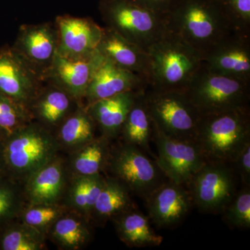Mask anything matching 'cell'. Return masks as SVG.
<instances>
[{
  "instance_id": "obj_18",
  "label": "cell",
  "mask_w": 250,
  "mask_h": 250,
  "mask_svg": "<svg viewBox=\"0 0 250 250\" xmlns=\"http://www.w3.org/2000/svg\"><path fill=\"white\" fill-rule=\"evenodd\" d=\"M148 87L147 80L145 77L104 58L90 81L83 104L87 106L98 100L125 92L147 89Z\"/></svg>"
},
{
  "instance_id": "obj_16",
  "label": "cell",
  "mask_w": 250,
  "mask_h": 250,
  "mask_svg": "<svg viewBox=\"0 0 250 250\" xmlns=\"http://www.w3.org/2000/svg\"><path fill=\"white\" fill-rule=\"evenodd\" d=\"M213 71L250 82V36L231 32L204 56Z\"/></svg>"
},
{
  "instance_id": "obj_33",
  "label": "cell",
  "mask_w": 250,
  "mask_h": 250,
  "mask_svg": "<svg viewBox=\"0 0 250 250\" xmlns=\"http://www.w3.org/2000/svg\"><path fill=\"white\" fill-rule=\"evenodd\" d=\"M221 214L224 222L230 228L250 229V187L243 186Z\"/></svg>"
},
{
  "instance_id": "obj_27",
  "label": "cell",
  "mask_w": 250,
  "mask_h": 250,
  "mask_svg": "<svg viewBox=\"0 0 250 250\" xmlns=\"http://www.w3.org/2000/svg\"><path fill=\"white\" fill-rule=\"evenodd\" d=\"M97 126L84 104H82L56 130L61 150L67 154L96 137Z\"/></svg>"
},
{
  "instance_id": "obj_17",
  "label": "cell",
  "mask_w": 250,
  "mask_h": 250,
  "mask_svg": "<svg viewBox=\"0 0 250 250\" xmlns=\"http://www.w3.org/2000/svg\"><path fill=\"white\" fill-rule=\"evenodd\" d=\"M69 179L65 158L59 154L23 182L26 203L28 205L62 203Z\"/></svg>"
},
{
  "instance_id": "obj_6",
  "label": "cell",
  "mask_w": 250,
  "mask_h": 250,
  "mask_svg": "<svg viewBox=\"0 0 250 250\" xmlns=\"http://www.w3.org/2000/svg\"><path fill=\"white\" fill-rule=\"evenodd\" d=\"M187 95L202 116L249 106L250 82L210 70L203 62Z\"/></svg>"
},
{
  "instance_id": "obj_19",
  "label": "cell",
  "mask_w": 250,
  "mask_h": 250,
  "mask_svg": "<svg viewBox=\"0 0 250 250\" xmlns=\"http://www.w3.org/2000/svg\"><path fill=\"white\" fill-rule=\"evenodd\" d=\"M82 104L57 85L45 82L29 111L33 121L54 133Z\"/></svg>"
},
{
  "instance_id": "obj_9",
  "label": "cell",
  "mask_w": 250,
  "mask_h": 250,
  "mask_svg": "<svg viewBox=\"0 0 250 250\" xmlns=\"http://www.w3.org/2000/svg\"><path fill=\"white\" fill-rule=\"evenodd\" d=\"M236 179L232 164L207 161L187 187L200 211L221 214L238 191Z\"/></svg>"
},
{
  "instance_id": "obj_25",
  "label": "cell",
  "mask_w": 250,
  "mask_h": 250,
  "mask_svg": "<svg viewBox=\"0 0 250 250\" xmlns=\"http://www.w3.org/2000/svg\"><path fill=\"white\" fill-rule=\"evenodd\" d=\"M131 193L121 182L110 176H105L104 185L90 215L93 225L103 226L117 215L136 207Z\"/></svg>"
},
{
  "instance_id": "obj_20",
  "label": "cell",
  "mask_w": 250,
  "mask_h": 250,
  "mask_svg": "<svg viewBox=\"0 0 250 250\" xmlns=\"http://www.w3.org/2000/svg\"><path fill=\"white\" fill-rule=\"evenodd\" d=\"M142 90L125 92L85 106L101 136L111 141L119 137L126 116Z\"/></svg>"
},
{
  "instance_id": "obj_23",
  "label": "cell",
  "mask_w": 250,
  "mask_h": 250,
  "mask_svg": "<svg viewBox=\"0 0 250 250\" xmlns=\"http://www.w3.org/2000/svg\"><path fill=\"white\" fill-rule=\"evenodd\" d=\"M111 149V141L100 136L68 153L65 162L69 177L103 174Z\"/></svg>"
},
{
  "instance_id": "obj_36",
  "label": "cell",
  "mask_w": 250,
  "mask_h": 250,
  "mask_svg": "<svg viewBox=\"0 0 250 250\" xmlns=\"http://www.w3.org/2000/svg\"><path fill=\"white\" fill-rule=\"evenodd\" d=\"M152 12L167 17L177 7L181 0H132Z\"/></svg>"
},
{
  "instance_id": "obj_37",
  "label": "cell",
  "mask_w": 250,
  "mask_h": 250,
  "mask_svg": "<svg viewBox=\"0 0 250 250\" xmlns=\"http://www.w3.org/2000/svg\"><path fill=\"white\" fill-rule=\"evenodd\" d=\"M7 175L5 166L4 154H3L2 143L0 141V177Z\"/></svg>"
},
{
  "instance_id": "obj_32",
  "label": "cell",
  "mask_w": 250,
  "mask_h": 250,
  "mask_svg": "<svg viewBox=\"0 0 250 250\" xmlns=\"http://www.w3.org/2000/svg\"><path fill=\"white\" fill-rule=\"evenodd\" d=\"M31 121L30 113L25 106L0 93V141Z\"/></svg>"
},
{
  "instance_id": "obj_29",
  "label": "cell",
  "mask_w": 250,
  "mask_h": 250,
  "mask_svg": "<svg viewBox=\"0 0 250 250\" xmlns=\"http://www.w3.org/2000/svg\"><path fill=\"white\" fill-rule=\"evenodd\" d=\"M47 237L18 219L0 225V250H43Z\"/></svg>"
},
{
  "instance_id": "obj_5",
  "label": "cell",
  "mask_w": 250,
  "mask_h": 250,
  "mask_svg": "<svg viewBox=\"0 0 250 250\" xmlns=\"http://www.w3.org/2000/svg\"><path fill=\"white\" fill-rule=\"evenodd\" d=\"M106 27L147 51L168 32L166 18L132 0H100Z\"/></svg>"
},
{
  "instance_id": "obj_21",
  "label": "cell",
  "mask_w": 250,
  "mask_h": 250,
  "mask_svg": "<svg viewBox=\"0 0 250 250\" xmlns=\"http://www.w3.org/2000/svg\"><path fill=\"white\" fill-rule=\"evenodd\" d=\"M97 49L105 59L118 66L141 75L148 82L149 56L144 49L105 27Z\"/></svg>"
},
{
  "instance_id": "obj_34",
  "label": "cell",
  "mask_w": 250,
  "mask_h": 250,
  "mask_svg": "<svg viewBox=\"0 0 250 250\" xmlns=\"http://www.w3.org/2000/svg\"><path fill=\"white\" fill-rule=\"evenodd\" d=\"M233 33L250 36V0H218Z\"/></svg>"
},
{
  "instance_id": "obj_15",
  "label": "cell",
  "mask_w": 250,
  "mask_h": 250,
  "mask_svg": "<svg viewBox=\"0 0 250 250\" xmlns=\"http://www.w3.org/2000/svg\"><path fill=\"white\" fill-rule=\"evenodd\" d=\"M184 187L167 179L149 194L145 201L152 223L159 228H171L187 218L193 204Z\"/></svg>"
},
{
  "instance_id": "obj_11",
  "label": "cell",
  "mask_w": 250,
  "mask_h": 250,
  "mask_svg": "<svg viewBox=\"0 0 250 250\" xmlns=\"http://www.w3.org/2000/svg\"><path fill=\"white\" fill-rule=\"evenodd\" d=\"M44 83L42 77L11 46L0 47V93L29 110Z\"/></svg>"
},
{
  "instance_id": "obj_10",
  "label": "cell",
  "mask_w": 250,
  "mask_h": 250,
  "mask_svg": "<svg viewBox=\"0 0 250 250\" xmlns=\"http://www.w3.org/2000/svg\"><path fill=\"white\" fill-rule=\"evenodd\" d=\"M152 140L157 150L158 166L174 183L187 186L207 161L195 141L170 137L154 125Z\"/></svg>"
},
{
  "instance_id": "obj_26",
  "label": "cell",
  "mask_w": 250,
  "mask_h": 250,
  "mask_svg": "<svg viewBox=\"0 0 250 250\" xmlns=\"http://www.w3.org/2000/svg\"><path fill=\"white\" fill-rule=\"evenodd\" d=\"M104 182L103 174L70 177L62 203L70 211L90 220L94 206Z\"/></svg>"
},
{
  "instance_id": "obj_13",
  "label": "cell",
  "mask_w": 250,
  "mask_h": 250,
  "mask_svg": "<svg viewBox=\"0 0 250 250\" xmlns=\"http://www.w3.org/2000/svg\"><path fill=\"white\" fill-rule=\"evenodd\" d=\"M58 31L57 54L72 59L88 58L97 51L103 28L91 18L62 15L56 18Z\"/></svg>"
},
{
  "instance_id": "obj_24",
  "label": "cell",
  "mask_w": 250,
  "mask_h": 250,
  "mask_svg": "<svg viewBox=\"0 0 250 250\" xmlns=\"http://www.w3.org/2000/svg\"><path fill=\"white\" fill-rule=\"evenodd\" d=\"M93 225L83 215L69 210L49 229L47 239L60 250H82L91 241Z\"/></svg>"
},
{
  "instance_id": "obj_31",
  "label": "cell",
  "mask_w": 250,
  "mask_h": 250,
  "mask_svg": "<svg viewBox=\"0 0 250 250\" xmlns=\"http://www.w3.org/2000/svg\"><path fill=\"white\" fill-rule=\"evenodd\" d=\"M67 211L62 203L27 205L18 219L47 236L51 227Z\"/></svg>"
},
{
  "instance_id": "obj_8",
  "label": "cell",
  "mask_w": 250,
  "mask_h": 250,
  "mask_svg": "<svg viewBox=\"0 0 250 250\" xmlns=\"http://www.w3.org/2000/svg\"><path fill=\"white\" fill-rule=\"evenodd\" d=\"M135 146L120 143L111 146L105 172L124 184L131 193L146 200L166 176L156 161Z\"/></svg>"
},
{
  "instance_id": "obj_1",
  "label": "cell",
  "mask_w": 250,
  "mask_h": 250,
  "mask_svg": "<svg viewBox=\"0 0 250 250\" xmlns=\"http://www.w3.org/2000/svg\"><path fill=\"white\" fill-rule=\"evenodd\" d=\"M150 88L186 91L203 64L201 54L169 31L148 48Z\"/></svg>"
},
{
  "instance_id": "obj_22",
  "label": "cell",
  "mask_w": 250,
  "mask_h": 250,
  "mask_svg": "<svg viewBox=\"0 0 250 250\" xmlns=\"http://www.w3.org/2000/svg\"><path fill=\"white\" fill-rule=\"evenodd\" d=\"M111 221L118 238L129 248L159 246L164 241L163 236L154 231L148 215L143 214L136 207L117 215Z\"/></svg>"
},
{
  "instance_id": "obj_12",
  "label": "cell",
  "mask_w": 250,
  "mask_h": 250,
  "mask_svg": "<svg viewBox=\"0 0 250 250\" xmlns=\"http://www.w3.org/2000/svg\"><path fill=\"white\" fill-rule=\"evenodd\" d=\"M11 47L44 80L57 54L58 31L55 22L22 24Z\"/></svg>"
},
{
  "instance_id": "obj_35",
  "label": "cell",
  "mask_w": 250,
  "mask_h": 250,
  "mask_svg": "<svg viewBox=\"0 0 250 250\" xmlns=\"http://www.w3.org/2000/svg\"><path fill=\"white\" fill-rule=\"evenodd\" d=\"M231 164L242 185L250 187V142L247 143Z\"/></svg>"
},
{
  "instance_id": "obj_30",
  "label": "cell",
  "mask_w": 250,
  "mask_h": 250,
  "mask_svg": "<svg viewBox=\"0 0 250 250\" xmlns=\"http://www.w3.org/2000/svg\"><path fill=\"white\" fill-rule=\"evenodd\" d=\"M26 205L22 184L8 175L0 177V225L18 218Z\"/></svg>"
},
{
  "instance_id": "obj_14",
  "label": "cell",
  "mask_w": 250,
  "mask_h": 250,
  "mask_svg": "<svg viewBox=\"0 0 250 250\" xmlns=\"http://www.w3.org/2000/svg\"><path fill=\"white\" fill-rule=\"evenodd\" d=\"M104 60L98 49L88 58L81 59L65 58L57 54L44 75V82L57 85L83 103L90 81Z\"/></svg>"
},
{
  "instance_id": "obj_4",
  "label": "cell",
  "mask_w": 250,
  "mask_h": 250,
  "mask_svg": "<svg viewBox=\"0 0 250 250\" xmlns=\"http://www.w3.org/2000/svg\"><path fill=\"white\" fill-rule=\"evenodd\" d=\"M1 143L6 173L21 184L62 152L55 134L33 121Z\"/></svg>"
},
{
  "instance_id": "obj_7",
  "label": "cell",
  "mask_w": 250,
  "mask_h": 250,
  "mask_svg": "<svg viewBox=\"0 0 250 250\" xmlns=\"http://www.w3.org/2000/svg\"><path fill=\"white\" fill-rule=\"evenodd\" d=\"M145 99L159 131L175 139L195 141L202 115L187 92L147 88Z\"/></svg>"
},
{
  "instance_id": "obj_2",
  "label": "cell",
  "mask_w": 250,
  "mask_h": 250,
  "mask_svg": "<svg viewBox=\"0 0 250 250\" xmlns=\"http://www.w3.org/2000/svg\"><path fill=\"white\" fill-rule=\"evenodd\" d=\"M166 21L168 30L195 49L202 58L232 32L218 0H181Z\"/></svg>"
},
{
  "instance_id": "obj_28",
  "label": "cell",
  "mask_w": 250,
  "mask_h": 250,
  "mask_svg": "<svg viewBox=\"0 0 250 250\" xmlns=\"http://www.w3.org/2000/svg\"><path fill=\"white\" fill-rule=\"evenodd\" d=\"M146 90H142L138 95L126 116L119 137L122 143L147 152L149 151V143L153 139L154 123L146 103Z\"/></svg>"
},
{
  "instance_id": "obj_3",
  "label": "cell",
  "mask_w": 250,
  "mask_h": 250,
  "mask_svg": "<svg viewBox=\"0 0 250 250\" xmlns=\"http://www.w3.org/2000/svg\"><path fill=\"white\" fill-rule=\"evenodd\" d=\"M195 141L207 161L232 164L250 142V106L202 116Z\"/></svg>"
}]
</instances>
